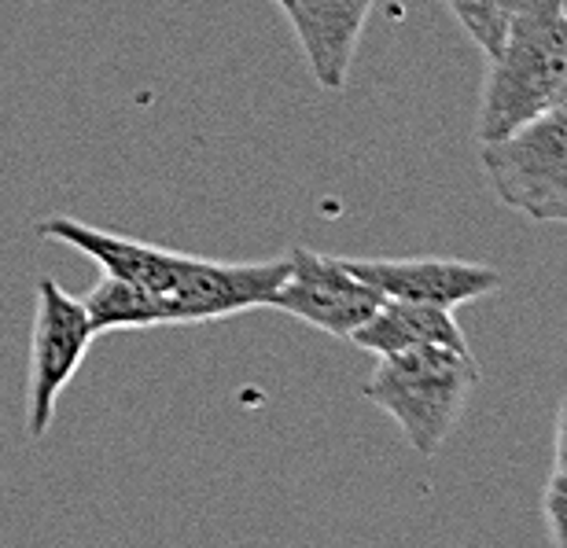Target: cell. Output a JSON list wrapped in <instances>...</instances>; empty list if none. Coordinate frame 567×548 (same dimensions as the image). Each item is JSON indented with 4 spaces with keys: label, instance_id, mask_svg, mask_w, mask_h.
I'll return each instance as SVG.
<instances>
[{
    "label": "cell",
    "instance_id": "6da1fadb",
    "mask_svg": "<svg viewBox=\"0 0 567 548\" xmlns=\"http://www.w3.org/2000/svg\"><path fill=\"white\" fill-rule=\"evenodd\" d=\"M38 232L82 250L100 266L85 310L96 335L169 324H203L247 310H269V299L288 277V258L214 261L166 250L144 239L107 232L78 218H44Z\"/></svg>",
    "mask_w": 567,
    "mask_h": 548
},
{
    "label": "cell",
    "instance_id": "9c48e42d",
    "mask_svg": "<svg viewBox=\"0 0 567 548\" xmlns=\"http://www.w3.org/2000/svg\"><path fill=\"white\" fill-rule=\"evenodd\" d=\"M347 342H354L365 353H399V350H416V347H453L468 350L461 324L453 321V310L427 302H410V299H388L377 306V313L361 324Z\"/></svg>",
    "mask_w": 567,
    "mask_h": 548
},
{
    "label": "cell",
    "instance_id": "3957f363",
    "mask_svg": "<svg viewBox=\"0 0 567 548\" xmlns=\"http://www.w3.org/2000/svg\"><path fill=\"white\" fill-rule=\"evenodd\" d=\"M475 383L480 364L468 350L416 347L380 353L361 394L399 424L416 456H435L457 427Z\"/></svg>",
    "mask_w": 567,
    "mask_h": 548
},
{
    "label": "cell",
    "instance_id": "52a82bcc",
    "mask_svg": "<svg viewBox=\"0 0 567 548\" xmlns=\"http://www.w3.org/2000/svg\"><path fill=\"white\" fill-rule=\"evenodd\" d=\"M343 266L388 299L427 302L442 310L486 299L505 283L494 266L464 258H343Z\"/></svg>",
    "mask_w": 567,
    "mask_h": 548
},
{
    "label": "cell",
    "instance_id": "277c9868",
    "mask_svg": "<svg viewBox=\"0 0 567 548\" xmlns=\"http://www.w3.org/2000/svg\"><path fill=\"white\" fill-rule=\"evenodd\" d=\"M480 166L502 207L538 225H567V96L480 144Z\"/></svg>",
    "mask_w": 567,
    "mask_h": 548
},
{
    "label": "cell",
    "instance_id": "ba28073f",
    "mask_svg": "<svg viewBox=\"0 0 567 548\" xmlns=\"http://www.w3.org/2000/svg\"><path fill=\"white\" fill-rule=\"evenodd\" d=\"M372 4L377 0H291V8L284 11L302 44L306 66L324 93L347 89Z\"/></svg>",
    "mask_w": 567,
    "mask_h": 548
},
{
    "label": "cell",
    "instance_id": "8fae6325",
    "mask_svg": "<svg viewBox=\"0 0 567 548\" xmlns=\"http://www.w3.org/2000/svg\"><path fill=\"white\" fill-rule=\"evenodd\" d=\"M542 516H546L549 541L557 548H567V472L553 467V475L546 478L542 489Z\"/></svg>",
    "mask_w": 567,
    "mask_h": 548
},
{
    "label": "cell",
    "instance_id": "4fadbf2b",
    "mask_svg": "<svg viewBox=\"0 0 567 548\" xmlns=\"http://www.w3.org/2000/svg\"><path fill=\"white\" fill-rule=\"evenodd\" d=\"M277 8H280V11H288V8H291V0H277Z\"/></svg>",
    "mask_w": 567,
    "mask_h": 548
},
{
    "label": "cell",
    "instance_id": "5bb4252c",
    "mask_svg": "<svg viewBox=\"0 0 567 548\" xmlns=\"http://www.w3.org/2000/svg\"><path fill=\"white\" fill-rule=\"evenodd\" d=\"M564 96H567V89H564Z\"/></svg>",
    "mask_w": 567,
    "mask_h": 548
},
{
    "label": "cell",
    "instance_id": "7c38bea8",
    "mask_svg": "<svg viewBox=\"0 0 567 548\" xmlns=\"http://www.w3.org/2000/svg\"><path fill=\"white\" fill-rule=\"evenodd\" d=\"M553 467H564V472H567V394H564L560 413H557V438H553Z\"/></svg>",
    "mask_w": 567,
    "mask_h": 548
},
{
    "label": "cell",
    "instance_id": "8992f818",
    "mask_svg": "<svg viewBox=\"0 0 567 548\" xmlns=\"http://www.w3.org/2000/svg\"><path fill=\"white\" fill-rule=\"evenodd\" d=\"M383 291L354 277L343 258L317 255L310 247H295L288 255V277L269 299V310H280L295 321L310 324L332 339H350L377 313Z\"/></svg>",
    "mask_w": 567,
    "mask_h": 548
},
{
    "label": "cell",
    "instance_id": "5b68a950",
    "mask_svg": "<svg viewBox=\"0 0 567 548\" xmlns=\"http://www.w3.org/2000/svg\"><path fill=\"white\" fill-rule=\"evenodd\" d=\"M96 331L82 299L63 291L52 277L38 280V306H33L30 331V375H27V431L30 438H44L55 420V402L71 386Z\"/></svg>",
    "mask_w": 567,
    "mask_h": 548
},
{
    "label": "cell",
    "instance_id": "30bf717a",
    "mask_svg": "<svg viewBox=\"0 0 567 548\" xmlns=\"http://www.w3.org/2000/svg\"><path fill=\"white\" fill-rule=\"evenodd\" d=\"M453 19L461 22L464 33L480 44L483 55H494L505 38V22L513 11V0H446Z\"/></svg>",
    "mask_w": 567,
    "mask_h": 548
},
{
    "label": "cell",
    "instance_id": "7a4b0ae2",
    "mask_svg": "<svg viewBox=\"0 0 567 548\" xmlns=\"http://www.w3.org/2000/svg\"><path fill=\"white\" fill-rule=\"evenodd\" d=\"M567 89V0H513L505 38L486 55L475 141H497Z\"/></svg>",
    "mask_w": 567,
    "mask_h": 548
}]
</instances>
